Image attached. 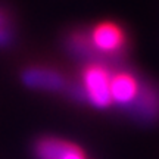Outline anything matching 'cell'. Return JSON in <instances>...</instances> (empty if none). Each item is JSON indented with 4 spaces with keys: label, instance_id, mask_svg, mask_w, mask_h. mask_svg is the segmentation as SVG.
<instances>
[{
    "label": "cell",
    "instance_id": "obj_1",
    "mask_svg": "<svg viewBox=\"0 0 159 159\" xmlns=\"http://www.w3.org/2000/svg\"><path fill=\"white\" fill-rule=\"evenodd\" d=\"M111 75L108 69L100 65H90L83 74V91L84 97L96 108H106L112 103L109 90Z\"/></svg>",
    "mask_w": 159,
    "mask_h": 159
},
{
    "label": "cell",
    "instance_id": "obj_2",
    "mask_svg": "<svg viewBox=\"0 0 159 159\" xmlns=\"http://www.w3.org/2000/svg\"><path fill=\"white\" fill-rule=\"evenodd\" d=\"M22 83L34 90L61 91L65 90L66 80L55 69L33 66V68H27L22 72Z\"/></svg>",
    "mask_w": 159,
    "mask_h": 159
},
{
    "label": "cell",
    "instance_id": "obj_3",
    "mask_svg": "<svg viewBox=\"0 0 159 159\" xmlns=\"http://www.w3.org/2000/svg\"><path fill=\"white\" fill-rule=\"evenodd\" d=\"M90 43L94 50L102 53H115L124 44V34L119 27L114 24H100L93 30Z\"/></svg>",
    "mask_w": 159,
    "mask_h": 159
},
{
    "label": "cell",
    "instance_id": "obj_4",
    "mask_svg": "<svg viewBox=\"0 0 159 159\" xmlns=\"http://www.w3.org/2000/svg\"><path fill=\"white\" fill-rule=\"evenodd\" d=\"M109 90H111V99L114 103L119 106H130L136 100L140 85L133 75L119 72L111 77Z\"/></svg>",
    "mask_w": 159,
    "mask_h": 159
},
{
    "label": "cell",
    "instance_id": "obj_5",
    "mask_svg": "<svg viewBox=\"0 0 159 159\" xmlns=\"http://www.w3.org/2000/svg\"><path fill=\"white\" fill-rule=\"evenodd\" d=\"M71 148V143L63 142L56 137H43L34 146L37 159H62Z\"/></svg>",
    "mask_w": 159,
    "mask_h": 159
},
{
    "label": "cell",
    "instance_id": "obj_6",
    "mask_svg": "<svg viewBox=\"0 0 159 159\" xmlns=\"http://www.w3.org/2000/svg\"><path fill=\"white\" fill-rule=\"evenodd\" d=\"M130 106L140 118L152 119L156 114H159V97L150 87H146L139 90L136 100Z\"/></svg>",
    "mask_w": 159,
    "mask_h": 159
},
{
    "label": "cell",
    "instance_id": "obj_7",
    "mask_svg": "<svg viewBox=\"0 0 159 159\" xmlns=\"http://www.w3.org/2000/svg\"><path fill=\"white\" fill-rule=\"evenodd\" d=\"M12 39V30L9 19L3 12L0 11V46L7 44Z\"/></svg>",
    "mask_w": 159,
    "mask_h": 159
}]
</instances>
